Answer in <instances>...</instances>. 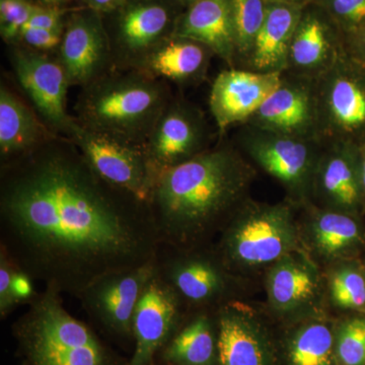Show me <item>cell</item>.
<instances>
[{"mask_svg":"<svg viewBox=\"0 0 365 365\" xmlns=\"http://www.w3.org/2000/svg\"><path fill=\"white\" fill-rule=\"evenodd\" d=\"M4 165L0 248L33 281L78 299L103 276L157 258L148 203L106 182L73 143H44Z\"/></svg>","mask_w":365,"mask_h":365,"instance_id":"1","label":"cell"},{"mask_svg":"<svg viewBox=\"0 0 365 365\" xmlns=\"http://www.w3.org/2000/svg\"><path fill=\"white\" fill-rule=\"evenodd\" d=\"M254 176L253 165L225 144L160 173L148 205L162 246L202 247L248 199Z\"/></svg>","mask_w":365,"mask_h":365,"instance_id":"2","label":"cell"},{"mask_svg":"<svg viewBox=\"0 0 365 365\" xmlns=\"http://www.w3.org/2000/svg\"><path fill=\"white\" fill-rule=\"evenodd\" d=\"M169 103L165 86L135 69L119 76H103L86 86L76 120L91 130L145 145Z\"/></svg>","mask_w":365,"mask_h":365,"instance_id":"3","label":"cell"},{"mask_svg":"<svg viewBox=\"0 0 365 365\" xmlns=\"http://www.w3.org/2000/svg\"><path fill=\"white\" fill-rule=\"evenodd\" d=\"M13 332L26 365H116L90 327L67 312L61 294L44 288L28 302Z\"/></svg>","mask_w":365,"mask_h":365,"instance_id":"4","label":"cell"},{"mask_svg":"<svg viewBox=\"0 0 365 365\" xmlns=\"http://www.w3.org/2000/svg\"><path fill=\"white\" fill-rule=\"evenodd\" d=\"M294 203H257L247 199L223 227L216 252L230 270H248L300 251Z\"/></svg>","mask_w":365,"mask_h":365,"instance_id":"5","label":"cell"},{"mask_svg":"<svg viewBox=\"0 0 365 365\" xmlns=\"http://www.w3.org/2000/svg\"><path fill=\"white\" fill-rule=\"evenodd\" d=\"M325 143L248 125H242L240 135V146L247 157L284 187L294 205L311 202L314 174Z\"/></svg>","mask_w":365,"mask_h":365,"instance_id":"6","label":"cell"},{"mask_svg":"<svg viewBox=\"0 0 365 365\" xmlns=\"http://www.w3.org/2000/svg\"><path fill=\"white\" fill-rule=\"evenodd\" d=\"M319 133L324 143L365 140V66L347 51L316 79Z\"/></svg>","mask_w":365,"mask_h":365,"instance_id":"7","label":"cell"},{"mask_svg":"<svg viewBox=\"0 0 365 365\" xmlns=\"http://www.w3.org/2000/svg\"><path fill=\"white\" fill-rule=\"evenodd\" d=\"M67 136L98 176L148 203L158 176L145 146L91 130L76 119Z\"/></svg>","mask_w":365,"mask_h":365,"instance_id":"8","label":"cell"},{"mask_svg":"<svg viewBox=\"0 0 365 365\" xmlns=\"http://www.w3.org/2000/svg\"><path fill=\"white\" fill-rule=\"evenodd\" d=\"M160 246L155 270L176 292L182 306L209 307L222 302L230 287L228 270L217 252Z\"/></svg>","mask_w":365,"mask_h":365,"instance_id":"9","label":"cell"},{"mask_svg":"<svg viewBox=\"0 0 365 365\" xmlns=\"http://www.w3.org/2000/svg\"><path fill=\"white\" fill-rule=\"evenodd\" d=\"M155 261L139 268L108 274L95 281L78 297L83 311L108 333L134 339V314L155 271Z\"/></svg>","mask_w":365,"mask_h":365,"instance_id":"10","label":"cell"},{"mask_svg":"<svg viewBox=\"0 0 365 365\" xmlns=\"http://www.w3.org/2000/svg\"><path fill=\"white\" fill-rule=\"evenodd\" d=\"M245 125L283 135L322 140L316 81L283 73L279 86Z\"/></svg>","mask_w":365,"mask_h":365,"instance_id":"11","label":"cell"},{"mask_svg":"<svg viewBox=\"0 0 365 365\" xmlns=\"http://www.w3.org/2000/svg\"><path fill=\"white\" fill-rule=\"evenodd\" d=\"M202 112L185 102L169 103L153 127L145 150L157 176L208 150Z\"/></svg>","mask_w":365,"mask_h":365,"instance_id":"12","label":"cell"},{"mask_svg":"<svg viewBox=\"0 0 365 365\" xmlns=\"http://www.w3.org/2000/svg\"><path fill=\"white\" fill-rule=\"evenodd\" d=\"M13 66L19 83L36 110L54 130L68 135L76 119L66 112L67 88L71 86L59 60L36 50H16Z\"/></svg>","mask_w":365,"mask_h":365,"instance_id":"13","label":"cell"},{"mask_svg":"<svg viewBox=\"0 0 365 365\" xmlns=\"http://www.w3.org/2000/svg\"><path fill=\"white\" fill-rule=\"evenodd\" d=\"M181 300L155 270L148 283L133 321L135 349L128 365H150L155 353L169 342L182 317Z\"/></svg>","mask_w":365,"mask_h":365,"instance_id":"14","label":"cell"},{"mask_svg":"<svg viewBox=\"0 0 365 365\" xmlns=\"http://www.w3.org/2000/svg\"><path fill=\"white\" fill-rule=\"evenodd\" d=\"M312 197H316L324 208L356 216L364 212L359 144L344 140L325 143L317 165Z\"/></svg>","mask_w":365,"mask_h":365,"instance_id":"15","label":"cell"},{"mask_svg":"<svg viewBox=\"0 0 365 365\" xmlns=\"http://www.w3.org/2000/svg\"><path fill=\"white\" fill-rule=\"evenodd\" d=\"M344 52V37L339 29L322 7L309 2L295 29L284 73L316 81Z\"/></svg>","mask_w":365,"mask_h":365,"instance_id":"16","label":"cell"},{"mask_svg":"<svg viewBox=\"0 0 365 365\" xmlns=\"http://www.w3.org/2000/svg\"><path fill=\"white\" fill-rule=\"evenodd\" d=\"M283 73H260L230 67L211 86L209 108L220 135L245 125L279 86Z\"/></svg>","mask_w":365,"mask_h":365,"instance_id":"17","label":"cell"},{"mask_svg":"<svg viewBox=\"0 0 365 365\" xmlns=\"http://www.w3.org/2000/svg\"><path fill=\"white\" fill-rule=\"evenodd\" d=\"M112 58L111 45L97 14L72 16L59 46V62L71 86L91 85L103 76Z\"/></svg>","mask_w":365,"mask_h":365,"instance_id":"18","label":"cell"},{"mask_svg":"<svg viewBox=\"0 0 365 365\" xmlns=\"http://www.w3.org/2000/svg\"><path fill=\"white\" fill-rule=\"evenodd\" d=\"M218 365H274L272 349L263 327L242 304L218 309Z\"/></svg>","mask_w":365,"mask_h":365,"instance_id":"19","label":"cell"},{"mask_svg":"<svg viewBox=\"0 0 365 365\" xmlns=\"http://www.w3.org/2000/svg\"><path fill=\"white\" fill-rule=\"evenodd\" d=\"M172 13L160 2H138L125 9L118 24V61L138 68L158 45L172 37Z\"/></svg>","mask_w":365,"mask_h":365,"instance_id":"20","label":"cell"},{"mask_svg":"<svg viewBox=\"0 0 365 365\" xmlns=\"http://www.w3.org/2000/svg\"><path fill=\"white\" fill-rule=\"evenodd\" d=\"M304 6L268 0L263 25L237 68L260 73H284L290 43Z\"/></svg>","mask_w":365,"mask_h":365,"instance_id":"21","label":"cell"},{"mask_svg":"<svg viewBox=\"0 0 365 365\" xmlns=\"http://www.w3.org/2000/svg\"><path fill=\"white\" fill-rule=\"evenodd\" d=\"M172 37L186 38L208 47L235 66L237 48L230 0H198L178 18Z\"/></svg>","mask_w":365,"mask_h":365,"instance_id":"22","label":"cell"},{"mask_svg":"<svg viewBox=\"0 0 365 365\" xmlns=\"http://www.w3.org/2000/svg\"><path fill=\"white\" fill-rule=\"evenodd\" d=\"M319 292V276L302 251L273 264L267 278L269 304L279 314H292L313 304Z\"/></svg>","mask_w":365,"mask_h":365,"instance_id":"23","label":"cell"},{"mask_svg":"<svg viewBox=\"0 0 365 365\" xmlns=\"http://www.w3.org/2000/svg\"><path fill=\"white\" fill-rule=\"evenodd\" d=\"M307 242L326 261L354 256L365 245V230L359 216L324 207L309 208Z\"/></svg>","mask_w":365,"mask_h":365,"instance_id":"24","label":"cell"},{"mask_svg":"<svg viewBox=\"0 0 365 365\" xmlns=\"http://www.w3.org/2000/svg\"><path fill=\"white\" fill-rule=\"evenodd\" d=\"M212 56H215V53L201 43L170 37L158 45L137 69L155 78L192 83L205 76Z\"/></svg>","mask_w":365,"mask_h":365,"instance_id":"25","label":"cell"},{"mask_svg":"<svg viewBox=\"0 0 365 365\" xmlns=\"http://www.w3.org/2000/svg\"><path fill=\"white\" fill-rule=\"evenodd\" d=\"M45 129L35 113L13 91L0 90V155L2 163L11 162L40 148Z\"/></svg>","mask_w":365,"mask_h":365,"instance_id":"26","label":"cell"},{"mask_svg":"<svg viewBox=\"0 0 365 365\" xmlns=\"http://www.w3.org/2000/svg\"><path fill=\"white\" fill-rule=\"evenodd\" d=\"M163 347V359L170 364L215 365L217 361V339L206 314L190 321Z\"/></svg>","mask_w":365,"mask_h":365,"instance_id":"27","label":"cell"},{"mask_svg":"<svg viewBox=\"0 0 365 365\" xmlns=\"http://www.w3.org/2000/svg\"><path fill=\"white\" fill-rule=\"evenodd\" d=\"M289 365H335V332L330 324L316 319L294 331L287 346Z\"/></svg>","mask_w":365,"mask_h":365,"instance_id":"28","label":"cell"},{"mask_svg":"<svg viewBox=\"0 0 365 365\" xmlns=\"http://www.w3.org/2000/svg\"><path fill=\"white\" fill-rule=\"evenodd\" d=\"M239 67L253 45L267 14L268 0H230Z\"/></svg>","mask_w":365,"mask_h":365,"instance_id":"29","label":"cell"},{"mask_svg":"<svg viewBox=\"0 0 365 365\" xmlns=\"http://www.w3.org/2000/svg\"><path fill=\"white\" fill-rule=\"evenodd\" d=\"M331 299L344 309H365V272L355 265H343L334 270L330 282Z\"/></svg>","mask_w":365,"mask_h":365,"instance_id":"30","label":"cell"},{"mask_svg":"<svg viewBox=\"0 0 365 365\" xmlns=\"http://www.w3.org/2000/svg\"><path fill=\"white\" fill-rule=\"evenodd\" d=\"M336 361L339 365H365V318L343 322L335 332Z\"/></svg>","mask_w":365,"mask_h":365,"instance_id":"31","label":"cell"},{"mask_svg":"<svg viewBox=\"0 0 365 365\" xmlns=\"http://www.w3.org/2000/svg\"><path fill=\"white\" fill-rule=\"evenodd\" d=\"M330 16L343 37L365 29V0H313Z\"/></svg>","mask_w":365,"mask_h":365,"instance_id":"32","label":"cell"},{"mask_svg":"<svg viewBox=\"0 0 365 365\" xmlns=\"http://www.w3.org/2000/svg\"><path fill=\"white\" fill-rule=\"evenodd\" d=\"M37 6L26 0H1L0 31L4 40L11 43L20 40L21 30Z\"/></svg>","mask_w":365,"mask_h":365,"instance_id":"33","label":"cell"},{"mask_svg":"<svg viewBox=\"0 0 365 365\" xmlns=\"http://www.w3.org/2000/svg\"><path fill=\"white\" fill-rule=\"evenodd\" d=\"M18 268L0 248V316L6 319L20 304L14 292V277Z\"/></svg>","mask_w":365,"mask_h":365,"instance_id":"34","label":"cell"},{"mask_svg":"<svg viewBox=\"0 0 365 365\" xmlns=\"http://www.w3.org/2000/svg\"><path fill=\"white\" fill-rule=\"evenodd\" d=\"M63 33V31L25 29L21 31L20 40L36 51H49L55 48H59Z\"/></svg>","mask_w":365,"mask_h":365,"instance_id":"35","label":"cell"},{"mask_svg":"<svg viewBox=\"0 0 365 365\" xmlns=\"http://www.w3.org/2000/svg\"><path fill=\"white\" fill-rule=\"evenodd\" d=\"M64 13L66 11L59 7L37 6L23 30L43 29V30L63 31L62 16Z\"/></svg>","mask_w":365,"mask_h":365,"instance_id":"36","label":"cell"},{"mask_svg":"<svg viewBox=\"0 0 365 365\" xmlns=\"http://www.w3.org/2000/svg\"><path fill=\"white\" fill-rule=\"evenodd\" d=\"M34 281L30 277L26 275L25 273L21 272L20 270H16L14 277V292L16 294V299L19 302H25L28 304L31 299L35 297L34 292L33 284Z\"/></svg>","mask_w":365,"mask_h":365,"instance_id":"37","label":"cell"},{"mask_svg":"<svg viewBox=\"0 0 365 365\" xmlns=\"http://www.w3.org/2000/svg\"><path fill=\"white\" fill-rule=\"evenodd\" d=\"M346 51L365 66V29L344 38Z\"/></svg>","mask_w":365,"mask_h":365,"instance_id":"38","label":"cell"},{"mask_svg":"<svg viewBox=\"0 0 365 365\" xmlns=\"http://www.w3.org/2000/svg\"><path fill=\"white\" fill-rule=\"evenodd\" d=\"M96 13H109L125 6L127 0H85Z\"/></svg>","mask_w":365,"mask_h":365,"instance_id":"39","label":"cell"},{"mask_svg":"<svg viewBox=\"0 0 365 365\" xmlns=\"http://www.w3.org/2000/svg\"><path fill=\"white\" fill-rule=\"evenodd\" d=\"M360 179L365 198V140L359 143Z\"/></svg>","mask_w":365,"mask_h":365,"instance_id":"40","label":"cell"},{"mask_svg":"<svg viewBox=\"0 0 365 365\" xmlns=\"http://www.w3.org/2000/svg\"><path fill=\"white\" fill-rule=\"evenodd\" d=\"M42 4L46 6L50 7H58L60 4H66V2H68L69 0H41Z\"/></svg>","mask_w":365,"mask_h":365,"instance_id":"41","label":"cell"},{"mask_svg":"<svg viewBox=\"0 0 365 365\" xmlns=\"http://www.w3.org/2000/svg\"><path fill=\"white\" fill-rule=\"evenodd\" d=\"M274 1H285V2H292V4H309V2H313V0H274Z\"/></svg>","mask_w":365,"mask_h":365,"instance_id":"42","label":"cell"},{"mask_svg":"<svg viewBox=\"0 0 365 365\" xmlns=\"http://www.w3.org/2000/svg\"><path fill=\"white\" fill-rule=\"evenodd\" d=\"M176 1L179 2V4L182 6L188 7L192 6L193 4H195L198 0H176Z\"/></svg>","mask_w":365,"mask_h":365,"instance_id":"43","label":"cell"},{"mask_svg":"<svg viewBox=\"0 0 365 365\" xmlns=\"http://www.w3.org/2000/svg\"><path fill=\"white\" fill-rule=\"evenodd\" d=\"M21 365H26V364H24V362H23V364H21Z\"/></svg>","mask_w":365,"mask_h":365,"instance_id":"44","label":"cell"}]
</instances>
